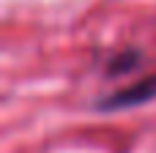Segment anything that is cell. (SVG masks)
<instances>
[{"mask_svg": "<svg viewBox=\"0 0 156 153\" xmlns=\"http://www.w3.org/2000/svg\"><path fill=\"white\" fill-rule=\"evenodd\" d=\"M154 96H156V74H148V77H140L132 85L118 88L115 93L99 99L96 110H101V112H107V110H132V107H140V104L151 101Z\"/></svg>", "mask_w": 156, "mask_h": 153, "instance_id": "cell-1", "label": "cell"}, {"mask_svg": "<svg viewBox=\"0 0 156 153\" xmlns=\"http://www.w3.org/2000/svg\"><path fill=\"white\" fill-rule=\"evenodd\" d=\"M134 63H140V52L126 49V52H121L118 57H112V60L107 63V74H123V71L134 68Z\"/></svg>", "mask_w": 156, "mask_h": 153, "instance_id": "cell-2", "label": "cell"}]
</instances>
